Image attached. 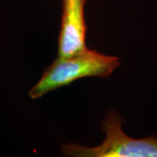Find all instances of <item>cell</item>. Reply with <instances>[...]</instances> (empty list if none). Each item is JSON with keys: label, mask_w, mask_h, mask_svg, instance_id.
Here are the masks:
<instances>
[{"label": "cell", "mask_w": 157, "mask_h": 157, "mask_svg": "<svg viewBox=\"0 0 157 157\" xmlns=\"http://www.w3.org/2000/svg\"><path fill=\"white\" fill-rule=\"evenodd\" d=\"M122 119L108 111L101 125L106 138L100 146L85 147L74 143L62 145L64 155L73 157H157V138L135 139L122 130Z\"/></svg>", "instance_id": "7a4b0ae2"}, {"label": "cell", "mask_w": 157, "mask_h": 157, "mask_svg": "<svg viewBox=\"0 0 157 157\" xmlns=\"http://www.w3.org/2000/svg\"><path fill=\"white\" fill-rule=\"evenodd\" d=\"M86 0H62L58 57L72 56L86 49L85 6Z\"/></svg>", "instance_id": "3957f363"}, {"label": "cell", "mask_w": 157, "mask_h": 157, "mask_svg": "<svg viewBox=\"0 0 157 157\" xmlns=\"http://www.w3.org/2000/svg\"><path fill=\"white\" fill-rule=\"evenodd\" d=\"M120 65L118 57L105 55L88 48L72 56L57 57L31 88L28 94L31 99L35 100L52 91L72 84L79 78H107Z\"/></svg>", "instance_id": "6da1fadb"}]
</instances>
